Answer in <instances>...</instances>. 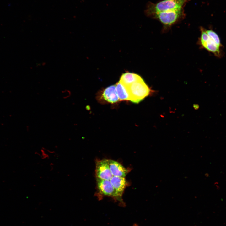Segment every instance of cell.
I'll list each match as a JSON object with an SVG mask.
<instances>
[{
	"label": "cell",
	"instance_id": "6da1fadb",
	"mask_svg": "<svg viewBox=\"0 0 226 226\" xmlns=\"http://www.w3.org/2000/svg\"><path fill=\"white\" fill-rule=\"evenodd\" d=\"M126 87L129 94V100L134 103H139L148 96L151 91L143 79Z\"/></svg>",
	"mask_w": 226,
	"mask_h": 226
},
{
	"label": "cell",
	"instance_id": "7a4b0ae2",
	"mask_svg": "<svg viewBox=\"0 0 226 226\" xmlns=\"http://www.w3.org/2000/svg\"><path fill=\"white\" fill-rule=\"evenodd\" d=\"M186 0H164L152 5L148 10V12L153 14L159 12L181 9Z\"/></svg>",
	"mask_w": 226,
	"mask_h": 226
},
{
	"label": "cell",
	"instance_id": "3957f363",
	"mask_svg": "<svg viewBox=\"0 0 226 226\" xmlns=\"http://www.w3.org/2000/svg\"><path fill=\"white\" fill-rule=\"evenodd\" d=\"M152 14L164 25L168 26L172 25L178 20L181 15V9L157 12Z\"/></svg>",
	"mask_w": 226,
	"mask_h": 226
},
{
	"label": "cell",
	"instance_id": "277c9868",
	"mask_svg": "<svg viewBox=\"0 0 226 226\" xmlns=\"http://www.w3.org/2000/svg\"><path fill=\"white\" fill-rule=\"evenodd\" d=\"M96 178L98 189L101 194L116 198L120 197L110 180Z\"/></svg>",
	"mask_w": 226,
	"mask_h": 226
},
{
	"label": "cell",
	"instance_id": "5b68a950",
	"mask_svg": "<svg viewBox=\"0 0 226 226\" xmlns=\"http://www.w3.org/2000/svg\"><path fill=\"white\" fill-rule=\"evenodd\" d=\"M96 178L110 180L113 177L108 163L107 159L97 162L96 164Z\"/></svg>",
	"mask_w": 226,
	"mask_h": 226
},
{
	"label": "cell",
	"instance_id": "8992f818",
	"mask_svg": "<svg viewBox=\"0 0 226 226\" xmlns=\"http://www.w3.org/2000/svg\"><path fill=\"white\" fill-rule=\"evenodd\" d=\"M200 41L202 45L207 50L216 55L219 54V47L209 37L204 30H201Z\"/></svg>",
	"mask_w": 226,
	"mask_h": 226
},
{
	"label": "cell",
	"instance_id": "52a82bcc",
	"mask_svg": "<svg viewBox=\"0 0 226 226\" xmlns=\"http://www.w3.org/2000/svg\"><path fill=\"white\" fill-rule=\"evenodd\" d=\"M108 165L113 176L125 177L128 170L117 161L107 159Z\"/></svg>",
	"mask_w": 226,
	"mask_h": 226
},
{
	"label": "cell",
	"instance_id": "ba28073f",
	"mask_svg": "<svg viewBox=\"0 0 226 226\" xmlns=\"http://www.w3.org/2000/svg\"><path fill=\"white\" fill-rule=\"evenodd\" d=\"M110 180L119 197H121L127 184L125 177L113 176Z\"/></svg>",
	"mask_w": 226,
	"mask_h": 226
},
{
	"label": "cell",
	"instance_id": "9c48e42d",
	"mask_svg": "<svg viewBox=\"0 0 226 226\" xmlns=\"http://www.w3.org/2000/svg\"><path fill=\"white\" fill-rule=\"evenodd\" d=\"M103 96L105 100L110 103H116L119 100L116 90V85L110 86L105 89Z\"/></svg>",
	"mask_w": 226,
	"mask_h": 226
},
{
	"label": "cell",
	"instance_id": "30bf717a",
	"mask_svg": "<svg viewBox=\"0 0 226 226\" xmlns=\"http://www.w3.org/2000/svg\"><path fill=\"white\" fill-rule=\"evenodd\" d=\"M142 78L136 74L127 72L123 74L121 76L119 82L126 87L139 80Z\"/></svg>",
	"mask_w": 226,
	"mask_h": 226
},
{
	"label": "cell",
	"instance_id": "8fae6325",
	"mask_svg": "<svg viewBox=\"0 0 226 226\" xmlns=\"http://www.w3.org/2000/svg\"><path fill=\"white\" fill-rule=\"evenodd\" d=\"M117 94L120 100H129V95L126 87L120 82L116 85Z\"/></svg>",
	"mask_w": 226,
	"mask_h": 226
},
{
	"label": "cell",
	"instance_id": "7c38bea8",
	"mask_svg": "<svg viewBox=\"0 0 226 226\" xmlns=\"http://www.w3.org/2000/svg\"><path fill=\"white\" fill-rule=\"evenodd\" d=\"M209 37L219 47L220 43L219 38L217 34L212 30H205Z\"/></svg>",
	"mask_w": 226,
	"mask_h": 226
},
{
	"label": "cell",
	"instance_id": "4fadbf2b",
	"mask_svg": "<svg viewBox=\"0 0 226 226\" xmlns=\"http://www.w3.org/2000/svg\"><path fill=\"white\" fill-rule=\"evenodd\" d=\"M62 93L64 94V96L63 98L64 99L70 97L71 94V92L70 90L67 89H65L62 91Z\"/></svg>",
	"mask_w": 226,
	"mask_h": 226
}]
</instances>
